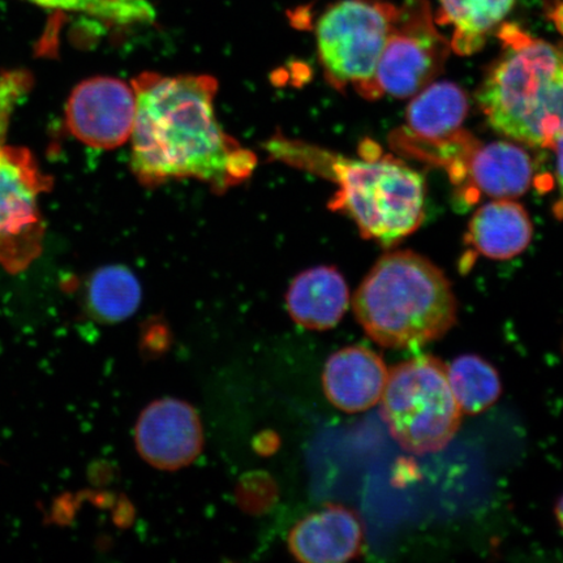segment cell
<instances>
[{"label": "cell", "instance_id": "obj_13", "mask_svg": "<svg viewBox=\"0 0 563 563\" xmlns=\"http://www.w3.org/2000/svg\"><path fill=\"white\" fill-rule=\"evenodd\" d=\"M295 559L306 563H341L363 552L364 527L343 505H327L292 527L287 540Z\"/></svg>", "mask_w": 563, "mask_h": 563}, {"label": "cell", "instance_id": "obj_17", "mask_svg": "<svg viewBox=\"0 0 563 563\" xmlns=\"http://www.w3.org/2000/svg\"><path fill=\"white\" fill-rule=\"evenodd\" d=\"M514 3L516 0H440L438 23L453 26L452 51L475 54L508 16Z\"/></svg>", "mask_w": 563, "mask_h": 563}, {"label": "cell", "instance_id": "obj_5", "mask_svg": "<svg viewBox=\"0 0 563 563\" xmlns=\"http://www.w3.org/2000/svg\"><path fill=\"white\" fill-rule=\"evenodd\" d=\"M382 417L406 452L424 455L445 449L462 422L446 365L428 355L391 368L382 397Z\"/></svg>", "mask_w": 563, "mask_h": 563}, {"label": "cell", "instance_id": "obj_22", "mask_svg": "<svg viewBox=\"0 0 563 563\" xmlns=\"http://www.w3.org/2000/svg\"><path fill=\"white\" fill-rule=\"evenodd\" d=\"M552 20L560 33L563 34V2L555 5L552 10Z\"/></svg>", "mask_w": 563, "mask_h": 563}, {"label": "cell", "instance_id": "obj_21", "mask_svg": "<svg viewBox=\"0 0 563 563\" xmlns=\"http://www.w3.org/2000/svg\"><path fill=\"white\" fill-rule=\"evenodd\" d=\"M552 150L558 154V185L559 200L553 206V214L558 220L563 221V133L554 140Z\"/></svg>", "mask_w": 563, "mask_h": 563}, {"label": "cell", "instance_id": "obj_14", "mask_svg": "<svg viewBox=\"0 0 563 563\" xmlns=\"http://www.w3.org/2000/svg\"><path fill=\"white\" fill-rule=\"evenodd\" d=\"M389 371L382 356L364 346H349L328 358L323 391L338 410L355 413L382 400Z\"/></svg>", "mask_w": 563, "mask_h": 563}, {"label": "cell", "instance_id": "obj_8", "mask_svg": "<svg viewBox=\"0 0 563 563\" xmlns=\"http://www.w3.org/2000/svg\"><path fill=\"white\" fill-rule=\"evenodd\" d=\"M25 147L0 146V264L18 272L42 251L45 224L40 197L52 188Z\"/></svg>", "mask_w": 563, "mask_h": 563}, {"label": "cell", "instance_id": "obj_12", "mask_svg": "<svg viewBox=\"0 0 563 563\" xmlns=\"http://www.w3.org/2000/svg\"><path fill=\"white\" fill-rule=\"evenodd\" d=\"M533 172L532 158L523 147L508 141H495L477 144L471 151L456 186H463V200L468 203L483 195L497 200L516 199L531 188Z\"/></svg>", "mask_w": 563, "mask_h": 563}, {"label": "cell", "instance_id": "obj_18", "mask_svg": "<svg viewBox=\"0 0 563 563\" xmlns=\"http://www.w3.org/2000/svg\"><path fill=\"white\" fill-rule=\"evenodd\" d=\"M141 295L140 282L129 267L103 266L88 280L87 308L98 322L118 323L136 313Z\"/></svg>", "mask_w": 563, "mask_h": 563}, {"label": "cell", "instance_id": "obj_6", "mask_svg": "<svg viewBox=\"0 0 563 563\" xmlns=\"http://www.w3.org/2000/svg\"><path fill=\"white\" fill-rule=\"evenodd\" d=\"M398 5L383 0H341L316 25L317 51L327 79L336 89L354 88L378 100L375 76Z\"/></svg>", "mask_w": 563, "mask_h": 563}, {"label": "cell", "instance_id": "obj_4", "mask_svg": "<svg viewBox=\"0 0 563 563\" xmlns=\"http://www.w3.org/2000/svg\"><path fill=\"white\" fill-rule=\"evenodd\" d=\"M356 320L386 349L439 341L456 323L457 302L445 274L412 251L386 253L354 297Z\"/></svg>", "mask_w": 563, "mask_h": 563}, {"label": "cell", "instance_id": "obj_7", "mask_svg": "<svg viewBox=\"0 0 563 563\" xmlns=\"http://www.w3.org/2000/svg\"><path fill=\"white\" fill-rule=\"evenodd\" d=\"M452 46L434 26L427 0H406L398 5L389 38L376 69L378 96L410 98L435 80Z\"/></svg>", "mask_w": 563, "mask_h": 563}, {"label": "cell", "instance_id": "obj_15", "mask_svg": "<svg viewBox=\"0 0 563 563\" xmlns=\"http://www.w3.org/2000/svg\"><path fill=\"white\" fill-rule=\"evenodd\" d=\"M349 302L347 282L334 266H316L300 273L286 294L292 321L316 332L336 327L346 313Z\"/></svg>", "mask_w": 563, "mask_h": 563}, {"label": "cell", "instance_id": "obj_2", "mask_svg": "<svg viewBox=\"0 0 563 563\" xmlns=\"http://www.w3.org/2000/svg\"><path fill=\"white\" fill-rule=\"evenodd\" d=\"M269 147L288 164L332 178L338 191L330 209L354 220L365 239L390 249L424 221V178L396 157L343 158L285 139L273 141Z\"/></svg>", "mask_w": 563, "mask_h": 563}, {"label": "cell", "instance_id": "obj_11", "mask_svg": "<svg viewBox=\"0 0 563 563\" xmlns=\"http://www.w3.org/2000/svg\"><path fill=\"white\" fill-rule=\"evenodd\" d=\"M135 442L140 456L152 467L164 471L185 468L202 452L199 413L185 400H154L140 413Z\"/></svg>", "mask_w": 563, "mask_h": 563}, {"label": "cell", "instance_id": "obj_23", "mask_svg": "<svg viewBox=\"0 0 563 563\" xmlns=\"http://www.w3.org/2000/svg\"><path fill=\"white\" fill-rule=\"evenodd\" d=\"M555 517H558L559 523L563 530V496L560 498L558 505H555Z\"/></svg>", "mask_w": 563, "mask_h": 563}, {"label": "cell", "instance_id": "obj_9", "mask_svg": "<svg viewBox=\"0 0 563 563\" xmlns=\"http://www.w3.org/2000/svg\"><path fill=\"white\" fill-rule=\"evenodd\" d=\"M136 110L132 86L114 77H91L69 96L67 125L73 135L88 146L117 150L131 139Z\"/></svg>", "mask_w": 563, "mask_h": 563}, {"label": "cell", "instance_id": "obj_16", "mask_svg": "<svg viewBox=\"0 0 563 563\" xmlns=\"http://www.w3.org/2000/svg\"><path fill=\"white\" fill-rule=\"evenodd\" d=\"M533 224L527 210L510 199L485 203L471 218L466 243L492 260H509L530 245Z\"/></svg>", "mask_w": 563, "mask_h": 563}, {"label": "cell", "instance_id": "obj_20", "mask_svg": "<svg viewBox=\"0 0 563 563\" xmlns=\"http://www.w3.org/2000/svg\"><path fill=\"white\" fill-rule=\"evenodd\" d=\"M48 10L84 12L91 16L114 21L145 18V7L133 5V0H30Z\"/></svg>", "mask_w": 563, "mask_h": 563}, {"label": "cell", "instance_id": "obj_3", "mask_svg": "<svg viewBox=\"0 0 563 563\" xmlns=\"http://www.w3.org/2000/svg\"><path fill=\"white\" fill-rule=\"evenodd\" d=\"M503 54L477 91L492 129L533 147L563 133V44L532 37L514 24L499 30Z\"/></svg>", "mask_w": 563, "mask_h": 563}, {"label": "cell", "instance_id": "obj_19", "mask_svg": "<svg viewBox=\"0 0 563 563\" xmlns=\"http://www.w3.org/2000/svg\"><path fill=\"white\" fill-rule=\"evenodd\" d=\"M450 387L466 415H477L497 402L503 385L498 372L483 357L462 355L448 368Z\"/></svg>", "mask_w": 563, "mask_h": 563}, {"label": "cell", "instance_id": "obj_10", "mask_svg": "<svg viewBox=\"0 0 563 563\" xmlns=\"http://www.w3.org/2000/svg\"><path fill=\"white\" fill-rule=\"evenodd\" d=\"M470 102L452 81H433L415 95L406 111L407 126L396 145L419 158L440 164L443 154L464 133Z\"/></svg>", "mask_w": 563, "mask_h": 563}, {"label": "cell", "instance_id": "obj_1", "mask_svg": "<svg viewBox=\"0 0 563 563\" xmlns=\"http://www.w3.org/2000/svg\"><path fill=\"white\" fill-rule=\"evenodd\" d=\"M132 87L137 110L131 167L144 186L197 179L223 192L250 178L256 156L218 123L213 77L146 73Z\"/></svg>", "mask_w": 563, "mask_h": 563}]
</instances>
